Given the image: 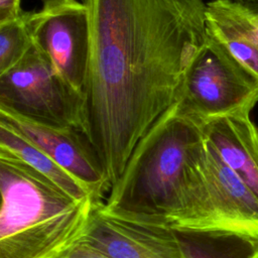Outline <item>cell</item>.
<instances>
[{"label":"cell","instance_id":"2e32d148","mask_svg":"<svg viewBox=\"0 0 258 258\" xmlns=\"http://www.w3.org/2000/svg\"><path fill=\"white\" fill-rule=\"evenodd\" d=\"M60 258H110L98 248L89 244L85 240L79 241Z\"/></svg>","mask_w":258,"mask_h":258},{"label":"cell","instance_id":"6da1fadb","mask_svg":"<svg viewBox=\"0 0 258 258\" xmlns=\"http://www.w3.org/2000/svg\"><path fill=\"white\" fill-rule=\"evenodd\" d=\"M90 55L84 133L111 186L177 99L207 38L204 0H84Z\"/></svg>","mask_w":258,"mask_h":258},{"label":"cell","instance_id":"ac0fdd59","mask_svg":"<svg viewBox=\"0 0 258 258\" xmlns=\"http://www.w3.org/2000/svg\"><path fill=\"white\" fill-rule=\"evenodd\" d=\"M42 1V3H44V2H46V1H49V0H41ZM82 2H84V0H81Z\"/></svg>","mask_w":258,"mask_h":258},{"label":"cell","instance_id":"7c38bea8","mask_svg":"<svg viewBox=\"0 0 258 258\" xmlns=\"http://www.w3.org/2000/svg\"><path fill=\"white\" fill-rule=\"evenodd\" d=\"M205 15L207 33L258 77V43L234 10L231 0L208 2Z\"/></svg>","mask_w":258,"mask_h":258},{"label":"cell","instance_id":"5b68a950","mask_svg":"<svg viewBox=\"0 0 258 258\" xmlns=\"http://www.w3.org/2000/svg\"><path fill=\"white\" fill-rule=\"evenodd\" d=\"M257 102L258 77L207 33L179 90V111L204 125L233 114H250Z\"/></svg>","mask_w":258,"mask_h":258},{"label":"cell","instance_id":"e0dca14e","mask_svg":"<svg viewBox=\"0 0 258 258\" xmlns=\"http://www.w3.org/2000/svg\"><path fill=\"white\" fill-rule=\"evenodd\" d=\"M237 1H242V2H258V0H237Z\"/></svg>","mask_w":258,"mask_h":258},{"label":"cell","instance_id":"8992f818","mask_svg":"<svg viewBox=\"0 0 258 258\" xmlns=\"http://www.w3.org/2000/svg\"><path fill=\"white\" fill-rule=\"evenodd\" d=\"M84 101L73 93L34 44L0 75V107L33 121L84 132Z\"/></svg>","mask_w":258,"mask_h":258},{"label":"cell","instance_id":"d6986e66","mask_svg":"<svg viewBox=\"0 0 258 258\" xmlns=\"http://www.w3.org/2000/svg\"><path fill=\"white\" fill-rule=\"evenodd\" d=\"M20 1H21V0H20Z\"/></svg>","mask_w":258,"mask_h":258},{"label":"cell","instance_id":"7a4b0ae2","mask_svg":"<svg viewBox=\"0 0 258 258\" xmlns=\"http://www.w3.org/2000/svg\"><path fill=\"white\" fill-rule=\"evenodd\" d=\"M203 125L170 107L141 138L102 208L109 214L171 226L178 217Z\"/></svg>","mask_w":258,"mask_h":258},{"label":"cell","instance_id":"277c9868","mask_svg":"<svg viewBox=\"0 0 258 258\" xmlns=\"http://www.w3.org/2000/svg\"><path fill=\"white\" fill-rule=\"evenodd\" d=\"M170 227L258 237V198L206 137L191 163L181 211Z\"/></svg>","mask_w":258,"mask_h":258},{"label":"cell","instance_id":"30bf717a","mask_svg":"<svg viewBox=\"0 0 258 258\" xmlns=\"http://www.w3.org/2000/svg\"><path fill=\"white\" fill-rule=\"evenodd\" d=\"M249 113L215 119L203 125L207 140L225 163L258 198V127Z\"/></svg>","mask_w":258,"mask_h":258},{"label":"cell","instance_id":"52a82bcc","mask_svg":"<svg viewBox=\"0 0 258 258\" xmlns=\"http://www.w3.org/2000/svg\"><path fill=\"white\" fill-rule=\"evenodd\" d=\"M33 44L67 87L84 101L89 55L88 10L81 0H49L28 12Z\"/></svg>","mask_w":258,"mask_h":258},{"label":"cell","instance_id":"3957f363","mask_svg":"<svg viewBox=\"0 0 258 258\" xmlns=\"http://www.w3.org/2000/svg\"><path fill=\"white\" fill-rule=\"evenodd\" d=\"M0 258H60L83 239L98 205L0 155Z\"/></svg>","mask_w":258,"mask_h":258},{"label":"cell","instance_id":"9c48e42d","mask_svg":"<svg viewBox=\"0 0 258 258\" xmlns=\"http://www.w3.org/2000/svg\"><path fill=\"white\" fill-rule=\"evenodd\" d=\"M98 204L83 240L110 258H183L169 226L107 213Z\"/></svg>","mask_w":258,"mask_h":258},{"label":"cell","instance_id":"5bb4252c","mask_svg":"<svg viewBox=\"0 0 258 258\" xmlns=\"http://www.w3.org/2000/svg\"><path fill=\"white\" fill-rule=\"evenodd\" d=\"M33 47L28 12L0 25V75L15 67Z\"/></svg>","mask_w":258,"mask_h":258},{"label":"cell","instance_id":"9a60e30c","mask_svg":"<svg viewBox=\"0 0 258 258\" xmlns=\"http://www.w3.org/2000/svg\"><path fill=\"white\" fill-rule=\"evenodd\" d=\"M232 3L235 11L258 43V2L232 0Z\"/></svg>","mask_w":258,"mask_h":258},{"label":"cell","instance_id":"4fadbf2b","mask_svg":"<svg viewBox=\"0 0 258 258\" xmlns=\"http://www.w3.org/2000/svg\"><path fill=\"white\" fill-rule=\"evenodd\" d=\"M0 155L25 163L77 199H92L83 185L70 173L3 121H0Z\"/></svg>","mask_w":258,"mask_h":258},{"label":"cell","instance_id":"8fae6325","mask_svg":"<svg viewBox=\"0 0 258 258\" xmlns=\"http://www.w3.org/2000/svg\"><path fill=\"white\" fill-rule=\"evenodd\" d=\"M171 230L183 258H258V237L225 230Z\"/></svg>","mask_w":258,"mask_h":258},{"label":"cell","instance_id":"ba28073f","mask_svg":"<svg viewBox=\"0 0 258 258\" xmlns=\"http://www.w3.org/2000/svg\"><path fill=\"white\" fill-rule=\"evenodd\" d=\"M0 121L11 126L47 154L79 181L96 203H104L111 183L95 148L84 132L74 127L39 123L3 107H0Z\"/></svg>","mask_w":258,"mask_h":258}]
</instances>
